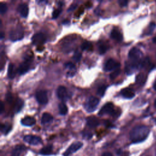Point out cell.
I'll return each mask as SVG.
<instances>
[{
	"mask_svg": "<svg viewBox=\"0 0 156 156\" xmlns=\"http://www.w3.org/2000/svg\"><path fill=\"white\" fill-rule=\"evenodd\" d=\"M150 133V129L146 126H137L130 132V139L133 143H139L145 140Z\"/></svg>",
	"mask_w": 156,
	"mask_h": 156,
	"instance_id": "cell-1",
	"label": "cell"
},
{
	"mask_svg": "<svg viewBox=\"0 0 156 156\" xmlns=\"http://www.w3.org/2000/svg\"><path fill=\"white\" fill-rule=\"evenodd\" d=\"M142 56H143V54H142V52L139 49L137 48H132L129 52L128 55L129 59H130L129 62H131L137 69L139 66H141Z\"/></svg>",
	"mask_w": 156,
	"mask_h": 156,
	"instance_id": "cell-2",
	"label": "cell"
},
{
	"mask_svg": "<svg viewBox=\"0 0 156 156\" xmlns=\"http://www.w3.org/2000/svg\"><path fill=\"white\" fill-rule=\"evenodd\" d=\"M24 37V30L21 26H18L11 29L9 32V38L13 42L22 40Z\"/></svg>",
	"mask_w": 156,
	"mask_h": 156,
	"instance_id": "cell-3",
	"label": "cell"
},
{
	"mask_svg": "<svg viewBox=\"0 0 156 156\" xmlns=\"http://www.w3.org/2000/svg\"><path fill=\"white\" fill-rule=\"evenodd\" d=\"M99 103V99L98 98L91 97L88 98L84 104V107L87 112L91 113L96 110Z\"/></svg>",
	"mask_w": 156,
	"mask_h": 156,
	"instance_id": "cell-4",
	"label": "cell"
},
{
	"mask_svg": "<svg viewBox=\"0 0 156 156\" xmlns=\"http://www.w3.org/2000/svg\"><path fill=\"white\" fill-rule=\"evenodd\" d=\"M111 115L112 116L118 117L116 115V111H115L114 106L111 103H108L106 104L99 111L98 115L100 116H103L104 115Z\"/></svg>",
	"mask_w": 156,
	"mask_h": 156,
	"instance_id": "cell-5",
	"label": "cell"
},
{
	"mask_svg": "<svg viewBox=\"0 0 156 156\" xmlns=\"http://www.w3.org/2000/svg\"><path fill=\"white\" fill-rule=\"evenodd\" d=\"M36 98L37 102L40 104H46L48 102L47 92L45 90H41L37 92L36 94Z\"/></svg>",
	"mask_w": 156,
	"mask_h": 156,
	"instance_id": "cell-6",
	"label": "cell"
},
{
	"mask_svg": "<svg viewBox=\"0 0 156 156\" xmlns=\"http://www.w3.org/2000/svg\"><path fill=\"white\" fill-rule=\"evenodd\" d=\"M83 146V143L82 142L80 141H76L74 143H72L70 146L65 151V152L63 154L64 156H69L71 154L76 153L77 151H78L80 148H82Z\"/></svg>",
	"mask_w": 156,
	"mask_h": 156,
	"instance_id": "cell-7",
	"label": "cell"
},
{
	"mask_svg": "<svg viewBox=\"0 0 156 156\" xmlns=\"http://www.w3.org/2000/svg\"><path fill=\"white\" fill-rule=\"evenodd\" d=\"M120 66V64L117 62V61H115L112 59H108L104 64V70L106 71H110L112 70L114 71L115 70L119 69Z\"/></svg>",
	"mask_w": 156,
	"mask_h": 156,
	"instance_id": "cell-8",
	"label": "cell"
},
{
	"mask_svg": "<svg viewBox=\"0 0 156 156\" xmlns=\"http://www.w3.org/2000/svg\"><path fill=\"white\" fill-rule=\"evenodd\" d=\"M24 141L31 145H37L42 143V139L40 137L36 136V135H28L24 136L23 139Z\"/></svg>",
	"mask_w": 156,
	"mask_h": 156,
	"instance_id": "cell-9",
	"label": "cell"
},
{
	"mask_svg": "<svg viewBox=\"0 0 156 156\" xmlns=\"http://www.w3.org/2000/svg\"><path fill=\"white\" fill-rule=\"evenodd\" d=\"M46 41V37L42 33H37L32 37V43L35 45H40L43 44Z\"/></svg>",
	"mask_w": 156,
	"mask_h": 156,
	"instance_id": "cell-10",
	"label": "cell"
},
{
	"mask_svg": "<svg viewBox=\"0 0 156 156\" xmlns=\"http://www.w3.org/2000/svg\"><path fill=\"white\" fill-rule=\"evenodd\" d=\"M26 148L24 145H17L13 150L11 156H23L26 153Z\"/></svg>",
	"mask_w": 156,
	"mask_h": 156,
	"instance_id": "cell-11",
	"label": "cell"
},
{
	"mask_svg": "<svg viewBox=\"0 0 156 156\" xmlns=\"http://www.w3.org/2000/svg\"><path fill=\"white\" fill-rule=\"evenodd\" d=\"M57 96L61 100H65L67 98L68 92L66 89L62 85L59 86L57 89Z\"/></svg>",
	"mask_w": 156,
	"mask_h": 156,
	"instance_id": "cell-12",
	"label": "cell"
},
{
	"mask_svg": "<svg viewBox=\"0 0 156 156\" xmlns=\"http://www.w3.org/2000/svg\"><path fill=\"white\" fill-rule=\"evenodd\" d=\"M18 11L22 17L24 18L27 17L29 13V8L28 5L24 3L20 4L18 7Z\"/></svg>",
	"mask_w": 156,
	"mask_h": 156,
	"instance_id": "cell-13",
	"label": "cell"
},
{
	"mask_svg": "<svg viewBox=\"0 0 156 156\" xmlns=\"http://www.w3.org/2000/svg\"><path fill=\"white\" fill-rule=\"evenodd\" d=\"M87 125L90 128H94L99 126V121L95 117H90L87 119Z\"/></svg>",
	"mask_w": 156,
	"mask_h": 156,
	"instance_id": "cell-14",
	"label": "cell"
},
{
	"mask_svg": "<svg viewBox=\"0 0 156 156\" xmlns=\"http://www.w3.org/2000/svg\"><path fill=\"white\" fill-rule=\"evenodd\" d=\"M36 120L32 117H26L21 120V123L25 126H32L36 124Z\"/></svg>",
	"mask_w": 156,
	"mask_h": 156,
	"instance_id": "cell-15",
	"label": "cell"
},
{
	"mask_svg": "<svg viewBox=\"0 0 156 156\" xmlns=\"http://www.w3.org/2000/svg\"><path fill=\"white\" fill-rule=\"evenodd\" d=\"M29 70V62H27V61H25V62L20 64L17 70V71L20 74H21L22 75V74H24L27 71H28Z\"/></svg>",
	"mask_w": 156,
	"mask_h": 156,
	"instance_id": "cell-16",
	"label": "cell"
},
{
	"mask_svg": "<svg viewBox=\"0 0 156 156\" xmlns=\"http://www.w3.org/2000/svg\"><path fill=\"white\" fill-rule=\"evenodd\" d=\"M111 37L118 42H120L123 40V36L121 33L117 29H113L111 33Z\"/></svg>",
	"mask_w": 156,
	"mask_h": 156,
	"instance_id": "cell-17",
	"label": "cell"
},
{
	"mask_svg": "<svg viewBox=\"0 0 156 156\" xmlns=\"http://www.w3.org/2000/svg\"><path fill=\"white\" fill-rule=\"evenodd\" d=\"M121 94L124 98L127 99H131L135 96L134 91L130 89H128V88H126V89L122 90L121 92Z\"/></svg>",
	"mask_w": 156,
	"mask_h": 156,
	"instance_id": "cell-18",
	"label": "cell"
},
{
	"mask_svg": "<svg viewBox=\"0 0 156 156\" xmlns=\"http://www.w3.org/2000/svg\"><path fill=\"white\" fill-rule=\"evenodd\" d=\"M52 120H53V117L51 114H50L48 113H44L42 115L41 121H42V123L43 125L50 123H51V122H52Z\"/></svg>",
	"mask_w": 156,
	"mask_h": 156,
	"instance_id": "cell-19",
	"label": "cell"
},
{
	"mask_svg": "<svg viewBox=\"0 0 156 156\" xmlns=\"http://www.w3.org/2000/svg\"><path fill=\"white\" fill-rule=\"evenodd\" d=\"M24 106V102L22 99H17L15 101V104H14V112L15 113H18L20 111L22 110V108H23Z\"/></svg>",
	"mask_w": 156,
	"mask_h": 156,
	"instance_id": "cell-20",
	"label": "cell"
},
{
	"mask_svg": "<svg viewBox=\"0 0 156 156\" xmlns=\"http://www.w3.org/2000/svg\"><path fill=\"white\" fill-rule=\"evenodd\" d=\"M146 80V76L144 73H141L139 74L136 77V83L140 85H143L145 84Z\"/></svg>",
	"mask_w": 156,
	"mask_h": 156,
	"instance_id": "cell-21",
	"label": "cell"
},
{
	"mask_svg": "<svg viewBox=\"0 0 156 156\" xmlns=\"http://www.w3.org/2000/svg\"><path fill=\"white\" fill-rule=\"evenodd\" d=\"M52 151V145H47L43 147L41 150L40 151V154L44 155H48L51 154Z\"/></svg>",
	"mask_w": 156,
	"mask_h": 156,
	"instance_id": "cell-22",
	"label": "cell"
},
{
	"mask_svg": "<svg viewBox=\"0 0 156 156\" xmlns=\"http://www.w3.org/2000/svg\"><path fill=\"white\" fill-rule=\"evenodd\" d=\"M15 71L14 70V65L12 64H10L8 66V76L9 79H13L15 76Z\"/></svg>",
	"mask_w": 156,
	"mask_h": 156,
	"instance_id": "cell-23",
	"label": "cell"
},
{
	"mask_svg": "<svg viewBox=\"0 0 156 156\" xmlns=\"http://www.w3.org/2000/svg\"><path fill=\"white\" fill-rule=\"evenodd\" d=\"M80 48L83 51H90L93 50V46L91 42L89 41H85L81 45Z\"/></svg>",
	"mask_w": 156,
	"mask_h": 156,
	"instance_id": "cell-24",
	"label": "cell"
},
{
	"mask_svg": "<svg viewBox=\"0 0 156 156\" xmlns=\"http://www.w3.org/2000/svg\"><path fill=\"white\" fill-rule=\"evenodd\" d=\"M65 66L67 69H69V70L71 71L70 73H69V76H74V73H75L76 71V66L73 63L71 62H69V63H66Z\"/></svg>",
	"mask_w": 156,
	"mask_h": 156,
	"instance_id": "cell-25",
	"label": "cell"
},
{
	"mask_svg": "<svg viewBox=\"0 0 156 156\" xmlns=\"http://www.w3.org/2000/svg\"><path fill=\"white\" fill-rule=\"evenodd\" d=\"M108 50V46L103 42H100L98 43V51L100 54H104Z\"/></svg>",
	"mask_w": 156,
	"mask_h": 156,
	"instance_id": "cell-26",
	"label": "cell"
},
{
	"mask_svg": "<svg viewBox=\"0 0 156 156\" xmlns=\"http://www.w3.org/2000/svg\"><path fill=\"white\" fill-rule=\"evenodd\" d=\"M59 113L62 115H65L68 112V108L64 103H61L59 105Z\"/></svg>",
	"mask_w": 156,
	"mask_h": 156,
	"instance_id": "cell-27",
	"label": "cell"
},
{
	"mask_svg": "<svg viewBox=\"0 0 156 156\" xmlns=\"http://www.w3.org/2000/svg\"><path fill=\"white\" fill-rule=\"evenodd\" d=\"M1 130L3 134H4L6 135L8 134L10 132V131L11 130V126L8 125V124L1 125Z\"/></svg>",
	"mask_w": 156,
	"mask_h": 156,
	"instance_id": "cell-28",
	"label": "cell"
},
{
	"mask_svg": "<svg viewBox=\"0 0 156 156\" xmlns=\"http://www.w3.org/2000/svg\"><path fill=\"white\" fill-rule=\"evenodd\" d=\"M106 89H107V87L104 85H102L99 86L98 88V90H97L98 95H99L101 97H103L104 95V93H105V92L106 90Z\"/></svg>",
	"mask_w": 156,
	"mask_h": 156,
	"instance_id": "cell-29",
	"label": "cell"
},
{
	"mask_svg": "<svg viewBox=\"0 0 156 156\" xmlns=\"http://www.w3.org/2000/svg\"><path fill=\"white\" fill-rule=\"evenodd\" d=\"M150 65H151L150 59L149 57H146L141 60V67L145 68L146 69V68H148L149 66H150Z\"/></svg>",
	"mask_w": 156,
	"mask_h": 156,
	"instance_id": "cell-30",
	"label": "cell"
},
{
	"mask_svg": "<svg viewBox=\"0 0 156 156\" xmlns=\"http://www.w3.org/2000/svg\"><path fill=\"white\" fill-rule=\"evenodd\" d=\"M121 70L119 68V69H117L116 70H115L114 71H112V73L110 74V78L111 80H113L115 78H116L117 76H118L119 74H120Z\"/></svg>",
	"mask_w": 156,
	"mask_h": 156,
	"instance_id": "cell-31",
	"label": "cell"
},
{
	"mask_svg": "<svg viewBox=\"0 0 156 156\" xmlns=\"http://www.w3.org/2000/svg\"><path fill=\"white\" fill-rule=\"evenodd\" d=\"M155 28V23H151L147 29V32H146L147 34H149V35L151 34L153 32V31H154Z\"/></svg>",
	"mask_w": 156,
	"mask_h": 156,
	"instance_id": "cell-32",
	"label": "cell"
},
{
	"mask_svg": "<svg viewBox=\"0 0 156 156\" xmlns=\"http://www.w3.org/2000/svg\"><path fill=\"white\" fill-rule=\"evenodd\" d=\"M82 58V54L79 51H76L74 54V56L73 57V59L76 61V62H79Z\"/></svg>",
	"mask_w": 156,
	"mask_h": 156,
	"instance_id": "cell-33",
	"label": "cell"
},
{
	"mask_svg": "<svg viewBox=\"0 0 156 156\" xmlns=\"http://www.w3.org/2000/svg\"><path fill=\"white\" fill-rule=\"evenodd\" d=\"M7 10H8V6L7 5L3 3H1V6H0V12H1V14L3 15L4 13H5Z\"/></svg>",
	"mask_w": 156,
	"mask_h": 156,
	"instance_id": "cell-34",
	"label": "cell"
},
{
	"mask_svg": "<svg viewBox=\"0 0 156 156\" xmlns=\"http://www.w3.org/2000/svg\"><path fill=\"white\" fill-rule=\"evenodd\" d=\"M60 13H61V9H56L52 13V18L53 19L57 18L59 16V15L60 14Z\"/></svg>",
	"mask_w": 156,
	"mask_h": 156,
	"instance_id": "cell-35",
	"label": "cell"
},
{
	"mask_svg": "<svg viewBox=\"0 0 156 156\" xmlns=\"http://www.w3.org/2000/svg\"><path fill=\"white\" fill-rule=\"evenodd\" d=\"M6 101H8L9 103H12L13 101V97L12 96V94L10 93H8L6 94Z\"/></svg>",
	"mask_w": 156,
	"mask_h": 156,
	"instance_id": "cell-36",
	"label": "cell"
},
{
	"mask_svg": "<svg viewBox=\"0 0 156 156\" xmlns=\"http://www.w3.org/2000/svg\"><path fill=\"white\" fill-rule=\"evenodd\" d=\"M118 3L121 7H125L127 5L128 1H126V0H120V1H118Z\"/></svg>",
	"mask_w": 156,
	"mask_h": 156,
	"instance_id": "cell-37",
	"label": "cell"
},
{
	"mask_svg": "<svg viewBox=\"0 0 156 156\" xmlns=\"http://www.w3.org/2000/svg\"><path fill=\"white\" fill-rule=\"evenodd\" d=\"M76 7H77V5L76 4H72L70 7V8L68 9V11H71V10H73L74 9H75L76 8Z\"/></svg>",
	"mask_w": 156,
	"mask_h": 156,
	"instance_id": "cell-38",
	"label": "cell"
},
{
	"mask_svg": "<svg viewBox=\"0 0 156 156\" xmlns=\"http://www.w3.org/2000/svg\"><path fill=\"white\" fill-rule=\"evenodd\" d=\"M4 104L3 102H1V108H0V112H1V113H3V111H4Z\"/></svg>",
	"mask_w": 156,
	"mask_h": 156,
	"instance_id": "cell-39",
	"label": "cell"
},
{
	"mask_svg": "<svg viewBox=\"0 0 156 156\" xmlns=\"http://www.w3.org/2000/svg\"><path fill=\"white\" fill-rule=\"evenodd\" d=\"M101 156H113V155L109 152H106L103 153Z\"/></svg>",
	"mask_w": 156,
	"mask_h": 156,
	"instance_id": "cell-40",
	"label": "cell"
},
{
	"mask_svg": "<svg viewBox=\"0 0 156 156\" xmlns=\"http://www.w3.org/2000/svg\"><path fill=\"white\" fill-rule=\"evenodd\" d=\"M154 89L156 91V81L154 83Z\"/></svg>",
	"mask_w": 156,
	"mask_h": 156,
	"instance_id": "cell-41",
	"label": "cell"
},
{
	"mask_svg": "<svg viewBox=\"0 0 156 156\" xmlns=\"http://www.w3.org/2000/svg\"><path fill=\"white\" fill-rule=\"evenodd\" d=\"M153 42L154 43H156V37H154L153 38Z\"/></svg>",
	"mask_w": 156,
	"mask_h": 156,
	"instance_id": "cell-42",
	"label": "cell"
},
{
	"mask_svg": "<svg viewBox=\"0 0 156 156\" xmlns=\"http://www.w3.org/2000/svg\"><path fill=\"white\" fill-rule=\"evenodd\" d=\"M3 32H1V38L3 39Z\"/></svg>",
	"mask_w": 156,
	"mask_h": 156,
	"instance_id": "cell-43",
	"label": "cell"
},
{
	"mask_svg": "<svg viewBox=\"0 0 156 156\" xmlns=\"http://www.w3.org/2000/svg\"><path fill=\"white\" fill-rule=\"evenodd\" d=\"M154 106H155V107L156 108V99H155V101H154Z\"/></svg>",
	"mask_w": 156,
	"mask_h": 156,
	"instance_id": "cell-44",
	"label": "cell"
}]
</instances>
